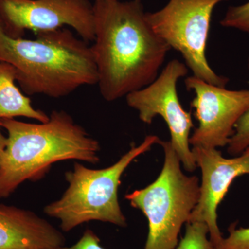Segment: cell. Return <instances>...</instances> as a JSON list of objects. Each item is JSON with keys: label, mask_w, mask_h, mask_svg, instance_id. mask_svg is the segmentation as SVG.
<instances>
[{"label": "cell", "mask_w": 249, "mask_h": 249, "mask_svg": "<svg viewBox=\"0 0 249 249\" xmlns=\"http://www.w3.org/2000/svg\"><path fill=\"white\" fill-rule=\"evenodd\" d=\"M220 24L223 27L236 29L249 35V0L244 4L228 8Z\"/></svg>", "instance_id": "obj_15"}, {"label": "cell", "mask_w": 249, "mask_h": 249, "mask_svg": "<svg viewBox=\"0 0 249 249\" xmlns=\"http://www.w3.org/2000/svg\"><path fill=\"white\" fill-rule=\"evenodd\" d=\"M93 6L97 85L112 102L152 83L171 49L152 30L141 0H96Z\"/></svg>", "instance_id": "obj_1"}, {"label": "cell", "mask_w": 249, "mask_h": 249, "mask_svg": "<svg viewBox=\"0 0 249 249\" xmlns=\"http://www.w3.org/2000/svg\"><path fill=\"white\" fill-rule=\"evenodd\" d=\"M164 163L151 184L126 195L131 206L148 221L144 249H175L183 224L189 220L199 197V178L181 170V160L170 141H160Z\"/></svg>", "instance_id": "obj_5"}, {"label": "cell", "mask_w": 249, "mask_h": 249, "mask_svg": "<svg viewBox=\"0 0 249 249\" xmlns=\"http://www.w3.org/2000/svg\"><path fill=\"white\" fill-rule=\"evenodd\" d=\"M160 141L157 136H147L140 145L132 144L120 160L103 169H91L75 162L73 169L65 174L69 184L66 191L58 200L47 205L44 213L58 219L60 229L66 232L91 221L127 227L118 197L121 177L135 159Z\"/></svg>", "instance_id": "obj_4"}, {"label": "cell", "mask_w": 249, "mask_h": 249, "mask_svg": "<svg viewBox=\"0 0 249 249\" xmlns=\"http://www.w3.org/2000/svg\"><path fill=\"white\" fill-rule=\"evenodd\" d=\"M36 34L34 40L12 37L0 18V62L14 67L26 94L58 98L97 85V68L87 41L67 29Z\"/></svg>", "instance_id": "obj_2"}, {"label": "cell", "mask_w": 249, "mask_h": 249, "mask_svg": "<svg viewBox=\"0 0 249 249\" xmlns=\"http://www.w3.org/2000/svg\"><path fill=\"white\" fill-rule=\"evenodd\" d=\"M229 235L223 238L214 249H249V227L236 228L232 224L229 229Z\"/></svg>", "instance_id": "obj_16"}, {"label": "cell", "mask_w": 249, "mask_h": 249, "mask_svg": "<svg viewBox=\"0 0 249 249\" xmlns=\"http://www.w3.org/2000/svg\"><path fill=\"white\" fill-rule=\"evenodd\" d=\"M58 249H106L101 245V240L91 229H87L74 245L63 246Z\"/></svg>", "instance_id": "obj_17"}, {"label": "cell", "mask_w": 249, "mask_h": 249, "mask_svg": "<svg viewBox=\"0 0 249 249\" xmlns=\"http://www.w3.org/2000/svg\"><path fill=\"white\" fill-rule=\"evenodd\" d=\"M186 64L174 59L152 83L125 96L129 107L138 111L139 119L151 124L156 116L164 120L169 129L170 143L186 171L197 168L190 147L191 129L194 127L191 111L183 109L178 92V83L188 74Z\"/></svg>", "instance_id": "obj_7"}, {"label": "cell", "mask_w": 249, "mask_h": 249, "mask_svg": "<svg viewBox=\"0 0 249 249\" xmlns=\"http://www.w3.org/2000/svg\"><path fill=\"white\" fill-rule=\"evenodd\" d=\"M249 70V57L248 59ZM249 147V109L237 121L234 133L227 145V152L230 155H240Z\"/></svg>", "instance_id": "obj_14"}, {"label": "cell", "mask_w": 249, "mask_h": 249, "mask_svg": "<svg viewBox=\"0 0 249 249\" xmlns=\"http://www.w3.org/2000/svg\"><path fill=\"white\" fill-rule=\"evenodd\" d=\"M207 224L201 222H188L186 232L175 249H214L210 238Z\"/></svg>", "instance_id": "obj_13"}, {"label": "cell", "mask_w": 249, "mask_h": 249, "mask_svg": "<svg viewBox=\"0 0 249 249\" xmlns=\"http://www.w3.org/2000/svg\"><path fill=\"white\" fill-rule=\"evenodd\" d=\"M227 0H169L161 9L146 13L152 30L170 49L181 53L193 76L226 88L229 79L218 75L206 58L214 8Z\"/></svg>", "instance_id": "obj_6"}, {"label": "cell", "mask_w": 249, "mask_h": 249, "mask_svg": "<svg viewBox=\"0 0 249 249\" xmlns=\"http://www.w3.org/2000/svg\"><path fill=\"white\" fill-rule=\"evenodd\" d=\"M0 18L14 37H22L26 30L37 34L69 26L83 40L95 39L93 6L88 0H0Z\"/></svg>", "instance_id": "obj_8"}, {"label": "cell", "mask_w": 249, "mask_h": 249, "mask_svg": "<svg viewBox=\"0 0 249 249\" xmlns=\"http://www.w3.org/2000/svg\"><path fill=\"white\" fill-rule=\"evenodd\" d=\"M8 133L0 165V199L11 196L26 181L45 178L53 163L67 160L100 161L99 142L65 111L54 110L47 122L0 120Z\"/></svg>", "instance_id": "obj_3"}, {"label": "cell", "mask_w": 249, "mask_h": 249, "mask_svg": "<svg viewBox=\"0 0 249 249\" xmlns=\"http://www.w3.org/2000/svg\"><path fill=\"white\" fill-rule=\"evenodd\" d=\"M16 82L17 72L14 67L0 62V120L26 117L47 122L49 116L33 107L30 98L19 90Z\"/></svg>", "instance_id": "obj_12"}, {"label": "cell", "mask_w": 249, "mask_h": 249, "mask_svg": "<svg viewBox=\"0 0 249 249\" xmlns=\"http://www.w3.org/2000/svg\"><path fill=\"white\" fill-rule=\"evenodd\" d=\"M196 94L191 102L198 126L190 137L193 147L227 146L237 121L249 109V89L229 90L193 76L185 80Z\"/></svg>", "instance_id": "obj_9"}, {"label": "cell", "mask_w": 249, "mask_h": 249, "mask_svg": "<svg viewBox=\"0 0 249 249\" xmlns=\"http://www.w3.org/2000/svg\"><path fill=\"white\" fill-rule=\"evenodd\" d=\"M65 236L33 211L0 204V249H58Z\"/></svg>", "instance_id": "obj_11"}, {"label": "cell", "mask_w": 249, "mask_h": 249, "mask_svg": "<svg viewBox=\"0 0 249 249\" xmlns=\"http://www.w3.org/2000/svg\"><path fill=\"white\" fill-rule=\"evenodd\" d=\"M192 151L201 169V183L197 204L188 222L207 224L210 240L214 247L224 238L218 227V206L234 180L249 175V147L233 158H225L217 148L193 147Z\"/></svg>", "instance_id": "obj_10"}, {"label": "cell", "mask_w": 249, "mask_h": 249, "mask_svg": "<svg viewBox=\"0 0 249 249\" xmlns=\"http://www.w3.org/2000/svg\"><path fill=\"white\" fill-rule=\"evenodd\" d=\"M1 125L0 124V165L2 160L3 156L4 155L5 150L7 145V137H5L1 132Z\"/></svg>", "instance_id": "obj_18"}]
</instances>
